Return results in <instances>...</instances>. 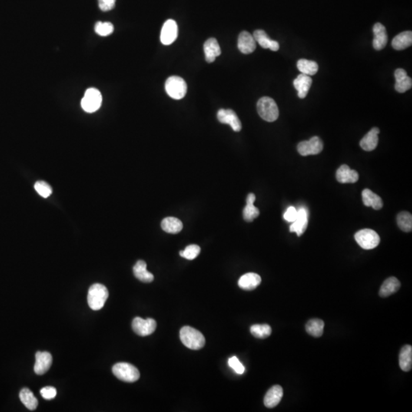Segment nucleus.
I'll list each match as a JSON object with an SVG mask.
<instances>
[{"instance_id":"nucleus-1","label":"nucleus","mask_w":412,"mask_h":412,"mask_svg":"<svg viewBox=\"0 0 412 412\" xmlns=\"http://www.w3.org/2000/svg\"><path fill=\"white\" fill-rule=\"evenodd\" d=\"M180 337L182 343L191 350H200L206 343V339L201 332L190 326L182 327Z\"/></svg>"},{"instance_id":"nucleus-2","label":"nucleus","mask_w":412,"mask_h":412,"mask_svg":"<svg viewBox=\"0 0 412 412\" xmlns=\"http://www.w3.org/2000/svg\"><path fill=\"white\" fill-rule=\"evenodd\" d=\"M108 291L104 285L96 283L90 287L88 291L87 302L90 309L98 311L105 306L108 300Z\"/></svg>"},{"instance_id":"nucleus-3","label":"nucleus","mask_w":412,"mask_h":412,"mask_svg":"<svg viewBox=\"0 0 412 412\" xmlns=\"http://www.w3.org/2000/svg\"><path fill=\"white\" fill-rule=\"evenodd\" d=\"M259 115L265 121L273 122L279 117V108L277 103L270 97H262L257 103Z\"/></svg>"},{"instance_id":"nucleus-4","label":"nucleus","mask_w":412,"mask_h":412,"mask_svg":"<svg viewBox=\"0 0 412 412\" xmlns=\"http://www.w3.org/2000/svg\"><path fill=\"white\" fill-rule=\"evenodd\" d=\"M112 373L118 380L126 383H134L139 380V370L128 363H118L112 367Z\"/></svg>"},{"instance_id":"nucleus-5","label":"nucleus","mask_w":412,"mask_h":412,"mask_svg":"<svg viewBox=\"0 0 412 412\" xmlns=\"http://www.w3.org/2000/svg\"><path fill=\"white\" fill-rule=\"evenodd\" d=\"M165 90L167 95L172 99L181 100L187 94V85L181 77L173 76L166 81Z\"/></svg>"},{"instance_id":"nucleus-6","label":"nucleus","mask_w":412,"mask_h":412,"mask_svg":"<svg viewBox=\"0 0 412 412\" xmlns=\"http://www.w3.org/2000/svg\"><path fill=\"white\" fill-rule=\"evenodd\" d=\"M357 244L364 250L376 248L380 243L379 234L372 229H363L357 231L354 235Z\"/></svg>"},{"instance_id":"nucleus-7","label":"nucleus","mask_w":412,"mask_h":412,"mask_svg":"<svg viewBox=\"0 0 412 412\" xmlns=\"http://www.w3.org/2000/svg\"><path fill=\"white\" fill-rule=\"evenodd\" d=\"M103 97L97 89L90 88L86 91L81 101V106L84 111L89 113L97 111L101 107Z\"/></svg>"},{"instance_id":"nucleus-8","label":"nucleus","mask_w":412,"mask_h":412,"mask_svg":"<svg viewBox=\"0 0 412 412\" xmlns=\"http://www.w3.org/2000/svg\"><path fill=\"white\" fill-rule=\"evenodd\" d=\"M324 148V144L320 137L314 136L309 141H302L298 144L297 150L302 156L316 155Z\"/></svg>"},{"instance_id":"nucleus-9","label":"nucleus","mask_w":412,"mask_h":412,"mask_svg":"<svg viewBox=\"0 0 412 412\" xmlns=\"http://www.w3.org/2000/svg\"><path fill=\"white\" fill-rule=\"evenodd\" d=\"M132 328L137 335L141 337L151 335L157 328V322L154 319H143L136 317L132 321Z\"/></svg>"},{"instance_id":"nucleus-10","label":"nucleus","mask_w":412,"mask_h":412,"mask_svg":"<svg viewBox=\"0 0 412 412\" xmlns=\"http://www.w3.org/2000/svg\"><path fill=\"white\" fill-rule=\"evenodd\" d=\"M178 35V26L174 20L169 19L165 21L163 25L161 34H160V41L164 45H170L173 44L177 38Z\"/></svg>"},{"instance_id":"nucleus-11","label":"nucleus","mask_w":412,"mask_h":412,"mask_svg":"<svg viewBox=\"0 0 412 412\" xmlns=\"http://www.w3.org/2000/svg\"><path fill=\"white\" fill-rule=\"evenodd\" d=\"M217 117L220 122L229 124L236 132H238L242 128L240 119L233 110L221 108L217 111Z\"/></svg>"},{"instance_id":"nucleus-12","label":"nucleus","mask_w":412,"mask_h":412,"mask_svg":"<svg viewBox=\"0 0 412 412\" xmlns=\"http://www.w3.org/2000/svg\"><path fill=\"white\" fill-rule=\"evenodd\" d=\"M35 364L34 370L37 375H43L47 373L52 365V356L48 352H37L35 355Z\"/></svg>"},{"instance_id":"nucleus-13","label":"nucleus","mask_w":412,"mask_h":412,"mask_svg":"<svg viewBox=\"0 0 412 412\" xmlns=\"http://www.w3.org/2000/svg\"><path fill=\"white\" fill-rule=\"evenodd\" d=\"M237 48L240 52L244 54H251L257 48L254 36L247 31H242L239 34Z\"/></svg>"},{"instance_id":"nucleus-14","label":"nucleus","mask_w":412,"mask_h":412,"mask_svg":"<svg viewBox=\"0 0 412 412\" xmlns=\"http://www.w3.org/2000/svg\"><path fill=\"white\" fill-rule=\"evenodd\" d=\"M374 39L373 41V48L377 51L383 50L388 42V35L386 28L381 23L378 22L373 26Z\"/></svg>"},{"instance_id":"nucleus-15","label":"nucleus","mask_w":412,"mask_h":412,"mask_svg":"<svg viewBox=\"0 0 412 412\" xmlns=\"http://www.w3.org/2000/svg\"><path fill=\"white\" fill-rule=\"evenodd\" d=\"M308 226V212L306 208H301L298 210L296 219L290 225V232H295L299 237L303 235Z\"/></svg>"},{"instance_id":"nucleus-16","label":"nucleus","mask_w":412,"mask_h":412,"mask_svg":"<svg viewBox=\"0 0 412 412\" xmlns=\"http://www.w3.org/2000/svg\"><path fill=\"white\" fill-rule=\"evenodd\" d=\"M395 77L396 80L395 89L396 91L403 94L412 88V78L408 76L407 72L403 69H397L395 72Z\"/></svg>"},{"instance_id":"nucleus-17","label":"nucleus","mask_w":412,"mask_h":412,"mask_svg":"<svg viewBox=\"0 0 412 412\" xmlns=\"http://www.w3.org/2000/svg\"><path fill=\"white\" fill-rule=\"evenodd\" d=\"M312 84V80L310 76L301 74L293 81V85L298 91V97L305 99L307 97L308 92Z\"/></svg>"},{"instance_id":"nucleus-18","label":"nucleus","mask_w":412,"mask_h":412,"mask_svg":"<svg viewBox=\"0 0 412 412\" xmlns=\"http://www.w3.org/2000/svg\"><path fill=\"white\" fill-rule=\"evenodd\" d=\"M336 178L340 183H355L358 181L359 174L356 170H351L347 165H342L336 173Z\"/></svg>"},{"instance_id":"nucleus-19","label":"nucleus","mask_w":412,"mask_h":412,"mask_svg":"<svg viewBox=\"0 0 412 412\" xmlns=\"http://www.w3.org/2000/svg\"><path fill=\"white\" fill-rule=\"evenodd\" d=\"M283 396V388L278 385L273 386L269 389L264 397V405L269 409H273L280 403Z\"/></svg>"},{"instance_id":"nucleus-20","label":"nucleus","mask_w":412,"mask_h":412,"mask_svg":"<svg viewBox=\"0 0 412 412\" xmlns=\"http://www.w3.org/2000/svg\"><path fill=\"white\" fill-rule=\"evenodd\" d=\"M261 283V277L257 273H248L243 275L238 280V286L244 290H254Z\"/></svg>"},{"instance_id":"nucleus-21","label":"nucleus","mask_w":412,"mask_h":412,"mask_svg":"<svg viewBox=\"0 0 412 412\" xmlns=\"http://www.w3.org/2000/svg\"><path fill=\"white\" fill-rule=\"evenodd\" d=\"M255 41L265 49H270L273 51H277L280 49V44L277 41L270 39L267 33L263 30H257L253 34Z\"/></svg>"},{"instance_id":"nucleus-22","label":"nucleus","mask_w":412,"mask_h":412,"mask_svg":"<svg viewBox=\"0 0 412 412\" xmlns=\"http://www.w3.org/2000/svg\"><path fill=\"white\" fill-rule=\"evenodd\" d=\"M204 52L206 61L208 63L214 62L216 57H218L221 54L219 44L215 38H209L205 42Z\"/></svg>"},{"instance_id":"nucleus-23","label":"nucleus","mask_w":412,"mask_h":412,"mask_svg":"<svg viewBox=\"0 0 412 412\" xmlns=\"http://www.w3.org/2000/svg\"><path fill=\"white\" fill-rule=\"evenodd\" d=\"M380 129L378 128H373L369 131L363 139L360 141V145L363 150L366 151H372L376 149L379 143L378 135L380 134Z\"/></svg>"},{"instance_id":"nucleus-24","label":"nucleus","mask_w":412,"mask_h":412,"mask_svg":"<svg viewBox=\"0 0 412 412\" xmlns=\"http://www.w3.org/2000/svg\"><path fill=\"white\" fill-rule=\"evenodd\" d=\"M256 200L255 195L254 193H249L247 197V205L243 211L244 219L247 222H251L256 217H258L260 211L254 206V203Z\"/></svg>"},{"instance_id":"nucleus-25","label":"nucleus","mask_w":412,"mask_h":412,"mask_svg":"<svg viewBox=\"0 0 412 412\" xmlns=\"http://www.w3.org/2000/svg\"><path fill=\"white\" fill-rule=\"evenodd\" d=\"M362 198L363 204L366 207H372L375 210H380L383 208V203L382 199L369 189L363 190L362 193Z\"/></svg>"},{"instance_id":"nucleus-26","label":"nucleus","mask_w":412,"mask_h":412,"mask_svg":"<svg viewBox=\"0 0 412 412\" xmlns=\"http://www.w3.org/2000/svg\"><path fill=\"white\" fill-rule=\"evenodd\" d=\"M134 276L143 283H151L154 280V275L147 271V263L143 260H138L133 268Z\"/></svg>"},{"instance_id":"nucleus-27","label":"nucleus","mask_w":412,"mask_h":412,"mask_svg":"<svg viewBox=\"0 0 412 412\" xmlns=\"http://www.w3.org/2000/svg\"><path fill=\"white\" fill-rule=\"evenodd\" d=\"M412 32L411 31L400 33L393 38L392 46L397 51L406 49L412 45Z\"/></svg>"},{"instance_id":"nucleus-28","label":"nucleus","mask_w":412,"mask_h":412,"mask_svg":"<svg viewBox=\"0 0 412 412\" xmlns=\"http://www.w3.org/2000/svg\"><path fill=\"white\" fill-rule=\"evenodd\" d=\"M401 283L396 277H389L385 280L382 285L380 290V296L381 297H388L394 294L400 289Z\"/></svg>"},{"instance_id":"nucleus-29","label":"nucleus","mask_w":412,"mask_h":412,"mask_svg":"<svg viewBox=\"0 0 412 412\" xmlns=\"http://www.w3.org/2000/svg\"><path fill=\"white\" fill-rule=\"evenodd\" d=\"M399 366L405 372H409L412 368V347L406 345L401 350L399 354Z\"/></svg>"},{"instance_id":"nucleus-30","label":"nucleus","mask_w":412,"mask_h":412,"mask_svg":"<svg viewBox=\"0 0 412 412\" xmlns=\"http://www.w3.org/2000/svg\"><path fill=\"white\" fill-rule=\"evenodd\" d=\"M161 227L165 232L177 234L182 231L183 225L182 221L177 217H167L161 222Z\"/></svg>"},{"instance_id":"nucleus-31","label":"nucleus","mask_w":412,"mask_h":412,"mask_svg":"<svg viewBox=\"0 0 412 412\" xmlns=\"http://www.w3.org/2000/svg\"><path fill=\"white\" fill-rule=\"evenodd\" d=\"M19 399L22 404L30 411L35 410L38 407V399L28 388L21 389L19 393Z\"/></svg>"},{"instance_id":"nucleus-32","label":"nucleus","mask_w":412,"mask_h":412,"mask_svg":"<svg viewBox=\"0 0 412 412\" xmlns=\"http://www.w3.org/2000/svg\"><path fill=\"white\" fill-rule=\"evenodd\" d=\"M324 323L320 319L314 318L309 320L306 329L308 334L314 337H320L324 332Z\"/></svg>"},{"instance_id":"nucleus-33","label":"nucleus","mask_w":412,"mask_h":412,"mask_svg":"<svg viewBox=\"0 0 412 412\" xmlns=\"http://www.w3.org/2000/svg\"><path fill=\"white\" fill-rule=\"evenodd\" d=\"M297 67L302 74L308 76L314 75L318 71V65L315 61L306 59H300L298 61Z\"/></svg>"},{"instance_id":"nucleus-34","label":"nucleus","mask_w":412,"mask_h":412,"mask_svg":"<svg viewBox=\"0 0 412 412\" xmlns=\"http://www.w3.org/2000/svg\"><path fill=\"white\" fill-rule=\"evenodd\" d=\"M397 224L399 228L405 232H411L412 229V216L408 211H402L397 216Z\"/></svg>"},{"instance_id":"nucleus-35","label":"nucleus","mask_w":412,"mask_h":412,"mask_svg":"<svg viewBox=\"0 0 412 412\" xmlns=\"http://www.w3.org/2000/svg\"><path fill=\"white\" fill-rule=\"evenodd\" d=\"M250 333L257 338H267L271 334L272 328L268 324H254L250 327Z\"/></svg>"},{"instance_id":"nucleus-36","label":"nucleus","mask_w":412,"mask_h":412,"mask_svg":"<svg viewBox=\"0 0 412 412\" xmlns=\"http://www.w3.org/2000/svg\"><path fill=\"white\" fill-rule=\"evenodd\" d=\"M201 249L198 245L196 244H191L188 247H186L185 250H182L180 252V255L182 257L187 259L189 260H193L198 257L199 254H200Z\"/></svg>"},{"instance_id":"nucleus-37","label":"nucleus","mask_w":412,"mask_h":412,"mask_svg":"<svg viewBox=\"0 0 412 412\" xmlns=\"http://www.w3.org/2000/svg\"><path fill=\"white\" fill-rule=\"evenodd\" d=\"M95 31L100 36H108L114 31V26L111 22L98 21L95 25Z\"/></svg>"},{"instance_id":"nucleus-38","label":"nucleus","mask_w":412,"mask_h":412,"mask_svg":"<svg viewBox=\"0 0 412 412\" xmlns=\"http://www.w3.org/2000/svg\"><path fill=\"white\" fill-rule=\"evenodd\" d=\"M34 189L43 198H48L52 194V188L48 183L44 181H38L34 184Z\"/></svg>"},{"instance_id":"nucleus-39","label":"nucleus","mask_w":412,"mask_h":412,"mask_svg":"<svg viewBox=\"0 0 412 412\" xmlns=\"http://www.w3.org/2000/svg\"><path fill=\"white\" fill-rule=\"evenodd\" d=\"M228 364L230 367H231L237 374H243L245 371L244 366L236 357H232L229 359Z\"/></svg>"},{"instance_id":"nucleus-40","label":"nucleus","mask_w":412,"mask_h":412,"mask_svg":"<svg viewBox=\"0 0 412 412\" xmlns=\"http://www.w3.org/2000/svg\"><path fill=\"white\" fill-rule=\"evenodd\" d=\"M40 393H41V396L44 399L51 400V399H54L57 396V389L53 386H46V387L42 388L41 389Z\"/></svg>"},{"instance_id":"nucleus-41","label":"nucleus","mask_w":412,"mask_h":412,"mask_svg":"<svg viewBox=\"0 0 412 412\" xmlns=\"http://www.w3.org/2000/svg\"><path fill=\"white\" fill-rule=\"evenodd\" d=\"M116 0H98L99 7L103 11H108L114 8Z\"/></svg>"},{"instance_id":"nucleus-42","label":"nucleus","mask_w":412,"mask_h":412,"mask_svg":"<svg viewBox=\"0 0 412 412\" xmlns=\"http://www.w3.org/2000/svg\"><path fill=\"white\" fill-rule=\"evenodd\" d=\"M298 214V210L293 206H290L284 213V219L289 222H293L296 219Z\"/></svg>"}]
</instances>
